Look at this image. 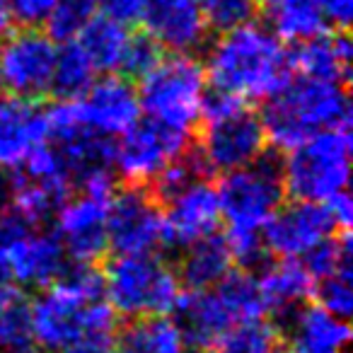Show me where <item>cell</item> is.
<instances>
[{
  "label": "cell",
  "mask_w": 353,
  "mask_h": 353,
  "mask_svg": "<svg viewBox=\"0 0 353 353\" xmlns=\"http://www.w3.org/2000/svg\"><path fill=\"white\" fill-rule=\"evenodd\" d=\"M32 334L41 353H112L117 314L94 266H68L32 303Z\"/></svg>",
  "instance_id": "cell-1"
},
{
  "label": "cell",
  "mask_w": 353,
  "mask_h": 353,
  "mask_svg": "<svg viewBox=\"0 0 353 353\" xmlns=\"http://www.w3.org/2000/svg\"><path fill=\"white\" fill-rule=\"evenodd\" d=\"M206 78L213 90L242 102L269 99L290 78V54L264 25L245 22L208 46Z\"/></svg>",
  "instance_id": "cell-2"
},
{
  "label": "cell",
  "mask_w": 353,
  "mask_h": 353,
  "mask_svg": "<svg viewBox=\"0 0 353 353\" xmlns=\"http://www.w3.org/2000/svg\"><path fill=\"white\" fill-rule=\"evenodd\" d=\"M351 121V104L343 83L312 78H288L279 92L266 99L261 123L269 143L290 150L312 133L343 128Z\"/></svg>",
  "instance_id": "cell-3"
},
{
  "label": "cell",
  "mask_w": 353,
  "mask_h": 353,
  "mask_svg": "<svg viewBox=\"0 0 353 353\" xmlns=\"http://www.w3.org/2000/svg\"><path fill=\"white\" fill-rule=\"evenodd\" d=\"M201 138H199V160L206 172L242 170L266 152V138L261 117L247 102L213 90L206 92L201 109Z\"/></svg>",
  "instance_id": "cell-4"
},
{
  "label": "cell",
  "mask_w": 353,
  "mask_h": 353,
  "mask_svg": "<svg viewBox=\"0 0 353 353\" xmlns=\"http://www.w3.org/2000/svg\"><path fill=\"white\" fill-rule=\"evenodd\" d=\"M174 312H179L187 343L192 348H211L232 327L254 322L266 314L256 276L250 271H230L218 285L182 295Z\"/></svg>",
  "instance_id": "cell-5"
},
{
  "label": "cell",
  "mask_w": 353,
  "mask_h": 353,
  "mask_svg": "<svg viewBox=\"0 0 353 353\" xmlns=\"http://www.w3.org/2000/svg\"><path fill=\"white\" fill-rule=\"evenodd\" d=\"M104 298L126 319L165 317L182 300V281L157 254H117L102 274Z\"/></svg>",
  "instance_id": "cell-6"
},
{
  "label": "cell",
  "mask_w": 353,
  "mask_h": 353,
  "mask_svg": "<svg viewBox=\"0 0 353 353\" xmlns=\"http://www.w3.org/2000/svg\"><path fill=\"white\" fill-rule=\"evenodd\" d=\"M138 102L150 121L179 133H192L201 121L206 99V70L189 54L162 56L160 63L141 78Z\"/></svg>",
  "instance_id": "cell-7"
},
{
  "label": "cell",
  "mask_w": 353,
  "mask_h": 353,
  "mask_svg": "<svg viewBox=\"0 0 353 353\" xmlns=\"http://www.w3.org/2000/svg\"><path fill=\"white\" fill-rule=\"evenodd\" d=\"M283 167L285 194L298 201L324 203L346 192L351 174V136L348 126L312 133L288 150Z\"/></svg>",
  "instance_id": "cell-8"
},
{
  "label": "cell",
  "mask_w": 353,
  "mask_h": 353,
  "mask_svg": "<svg viewBox=\"0 0 353 353\" xmlns=\"http://www.w3.org/2000/svg\"><path fill=\"white\" fill-rule=\"evenodd\" d=\"M218 199L228 235H264L266 223L283 206V167L274 155L264 152L252 165L223 174Z\"/></svg>",
  "instance_id": "cell-9"
},
{
  "label": "cell",
  "mask_w": 353,
  "mask_h": 353,
  "mask_svg": "<svg viewBox=\"0 0 353 353\" xmlns=\"http://www.w3.org/2000/svg\"><path fill=\"white\" fill-rule=\"evenodd\" d=\"M68 269L56 232L32 228L10 211L0 218V276L17 288H46Z\"/></svg>",
  "instance_id": "cell-10"
},
{
  "label": "cell",
  "mask_w": 353,
  "mask_h": 353,
  "mask_svg": "<svg viewBox=\"0 0 353 353\" xmlns=\"http://www.w3.org/2000/svg\"><path fill=\"white\" fill-rule=\"evenodd\" d=\"M114 192V174L94 176L80 184V194L68 196L56 211V237L75 264L92 266L107 254L109 203Z\"/></svg>",
  "instance_id": "cell-11"
},
{
  "label": "cell",
  "mask_w": 353,
  "mask_h": 353,
  "mask_svg": "<svg viewBox=\"0 0 353 353\" xmlns=\"http://www.w3.org/2000/svg\"><path fill=\"white\" fill-rule=\"evenodd\" d=\"M189 152L187 133L172 131L157 121H136L114 145V167L128 187H150L157 176Z\"/></svg>",
  "instance_id": "cell-12"
},
{
  "label": "cell",
  "mask_w": 353,
  "mask_h": 353,
  "mask_svg": "<svg viewBox=\"0 0 353 353\" xmlns=\"http://www.w3.org/2000/svg\"><path fill=\"white\" fill-rule=\"evenodd\" d=\"M109 250L117 254H155L167 245L162 206L148 187L114 192L109 203Z\"/></svg>",
  "instance_id": "cell-13"
},
{
  "label": "cell",
  "mask_w": 353,
  "mask_h": 353,
  "mask_svg": "<svg viewBox=\"0 0 353 353\" xmlns=\"http://www.w3.org/2000/svg\"><path fill=\"white\" fill-rule=\"evenodd\" d=\"M56 44L46 32L22 27L0 39V83L12 97L39 99L51 90Z\"/></svg>",
  "instance_id": "cell-14"
},
{
  "label": "cell",
  "mask_w": 353,
  "mask_h": 353,
  "mask_svg": "<svg viewBox=\"0 0 353 353\" xmlns=\"http://www.w3.org/2000/svg\"><path fill=\"white\" fill-rule=\"evenodd\" d=\"M339 232L341 230H339L327 203L295 199L293 203H283L274 213V218L266 223L264 245L266 252L281 256V259L300 261Z\"/></svg>",
  "instance_id": "cell-15"
},
{
  "label": "cell",
  "mask_w": 353,
  "mask_h": 353,
  "mask_svg": "<svg viewBox=\"0 0 353 353\" xmlns=\"http://www.w3.org/2000/svg\"><path fill=\"white\" fill-rule=\"evenodd\" d=\"M165 218L167 245L187 247L213 235L221 225V199L218 187L208 182V174L194 176L176 187L160 201Z\"/></svg>",
  "instance_id": "cell-16"
},
{
  "label": "cell",
  "mask_w": 353,
  "mask_h": 353,
  "mask_svg": "<svg viewBox=\"0 0 353 353\" xmlns=\"http://www.w3.org/2000/svg\"><path fill=\"white\" fill-rule=\"evenodd\" d=\"M83 123L102 138L121 136L141 119L138 92L128 78H102L92 83L83 97L75 99Z\"/></svg>",
  "instance_id": "cell-17"
},
{
  "label": "cell",
  "mask_w": 353,
  "mask_h": 353,
  "mask_svg": "<svg viewBox=\"0 0 353 353\" xmlns=\"http://www.w3.org/2000/svg\"><path fill=\"white\" fill-rule=\"evenodd\" d=\"M143 25L162 49L189 56L206 46L211 30L199 0H145Z\"/></svg>",
  "instance_id": "cell-18"
},
{
  "label": "cell",
  "mask_w": 353,
  "mask_h": 353,
  "mask_svg": "<svg viewBox=\"0 0 353 353\" xmlns=\"http://www.w3.org/2000/svg\"><path fill=\"white\" fill-rule=\"evenodd\" d=\"M49 141L46 112L37 99H0V167L22 170L27 157Z\"/></svg>",
  "instance_id": "cell-19"
},
{
  "label": "cell",
  "mask_w": 353,
  "mask_h": 353,
  "mask_svg": "<svg viewBox=\"0 0 353 353\" xmlns=\"http://www.w3.org/2000/svg\"><path fill=\"white\" fill-rule=\"evenodd\" d=\"M290 353H346L351 329L348 322L324 307L305 305L285 319Z\"/></svg>",
  "instance_id": "cell-20"
},
{
  "label": "cell",
  "mask_w": 353,
  "mask_h": 353,
  "mask_svg": "<svg viewBox=\"0 0 353 353\" xmlns=\"http://www.w3.org/2000/svg\"><path fill=\"white\" fill-rule=\"evenodd\" d=\"M264 310L276 314V319L285 322L293 312L312 300L314 279L303 266V261L283 259L266 266L264 274L256 279Z\"/></svg>",
  "instance_id": "cell-21"
},
{
  "label": "cell",
  "mask_w": 353,
  "mask_h": 353,
  "mask_svg": "<svg viewBox=\"0 0 353 353\" xmlns=\"http://www.w3.org/2000/svg\"><path fill=\"white\" fill-rule=\"evenodd\" d=\"M351 65V41L346 32H322L307 41H300L290 54V68L303 78L343 83Z\"/></svg>",
  "instance_id": "cell-22"
},
{
  "label": "cell",
  "mask_w": 353,
  "mask_h": 353,
  "mask_svg": "<svg viewBox=\"0 0 353 353\" xmlns=\"http://www.w3.org/2000/svg\"><path fill=\"white\" fill-rule=\"evenodd\" d=\"M232 266H235V259H232L228 240L213 232V235L184 247L176 276L182 285H189L192 290H206L221 283L232 271Z\"/></svg>",
  "instance_id": "cell-23"
},
{
  "label": "cell",
  "mask_w": 353,
  "mask_h": 353,
  "mask_svg": "<svg viewBox=\"0 0 353 353\" xmlns=\"http://www.w3.org/2000/svg\"><path fill=\"white\" fill-rule=\"evenodd\" d=\"M266 30L281 41H307L327 32L319 0H261Z\"/></svg>",
  "instance_id": "cell-24"
},
{
  "label": "cell",
  "mask_w": 353,
  "mask_h": 353,
  "mask_svg": "<svg viewBox=\"0 0 353 353\" xmlns=\"http://www.w3.org/2000/svg\"><path fill=\"white\" fill-rule=\"evenodd\" d=\"M0 353H37L32 303L22 288L0 276Z\"/></svg>",
  "instance_id": "cell-25"
},
{
  "label": "cell",
  "mask_w": 353,
  "mask_h": 353,
  "mask_svg": "<svg viewBox=\"0 0 353 353\" xmlns=\"http://www.w3.org/2000/svg\"><path fill=\"white\" fill-rule=\"evenodd\" d=\"M121 353H189L192 346L187 343L182 327L165 317H143L131 319L123 334Z\"/></svg>",
  "instance_id": "cell-26"
},
{
  "label": "cell",
  "mask_w": 353,
  "mask_h": 353,
  "mask_svg": "<svg viewBox=\"0 0 353 353\" xmlns=\"http://www.w3.org/2000/svg\"><path fill=\"white\" fill-rule=\"evenodd\" d=\"M128 39H131V34H128V30L123 25H119V22L109 20L104 15H94L78 34L75 44L83 49V54L94 65V70L114 73V70L121 68Z\"/></svg>",
  "instance_id": "cell-27"
},
{
  "label": "cell",
  "mask_w": 353,
  "mask_h": 353,
  "mask_svg": "<svg viewBox=\"0 0 353 353\" xmlns=\"http://www.w3.org/2000/svg\"><path fill=\"white\" fill-rule=\"evenodd\" d=\"M94 65L83 54L75 41H65L61 49H56L54 75H51V90L61 99H78L94 83Z\"/></svg>",
  "instance_id": "cell-28"
},
{
  "label": "cell",
  "mask_w": 353,
  "mask_h": 353,
  "mask_svg": "<svg viewBox=\"0 0 353 353\" xmlns=\"http://www.w3.org/2000/svg\"><path fill=\"white\" fill-rule=\"evenodd\" d=\"M279 332L264 319L232 327L213 343V353H274L279 348Z\"/></svg>",
  "instance_id": "cell-29"
},
{
  "label": "cell",
  "mask_w": 353,
  "mask_h": 353,
  "mask_svg": "<svg viewBox=\"0 0 353 353\" xmlns=\"http://www.w3.org/2000/svg\"><path fill=\"white\" fill-rule=\"evenodd\" d=\"M97 15V0H59L51 10L46 34L54 41H75L92 17Z\"/></svg>",
  "instance_id": "cell-30"
},
{
  "label": "cell",
  "mask_w": 353,
  "mask_h": 353,
  "mask_svg": "<svg viewBox=\"0 0 353 353\" xmlns=\"http://www.w3.org/2000/svg\"><path fill=\"white\" fill-rule=\"evenodd\" d=\"M351 281H353L351 266H346V269L317 281V283H314V298H317L319 307H324L327 312L336 314V317H341V319L351 317V310H353Z\"/></svg>",
  "instance_id": "cell-31"
},
{
  "label": "cell",
  "mask_w": 353,
  "mask_h": 353,
  "mask_svg": "<svg viewBox=\"0 0 353 353\" xmlns=\"http://www.w3.org/2000/svg\"><path fill=\"white\" fill-rule=\"evenodd\" d=\"M199 6H201L208 27L228 32L232 27L252 22L256 8H259V0H199Z\"/></svg>",
  "instance_id": "cell-32"
},
{
  "label": "cell",
  "mask_w": 353,
  "mask_h": 353,
  "mask_svg": "<svg viewBox=\"0 0 353 353\" xmlns=\"http://www.w3.org/2000/svg\"><path fill=\"white\" fill-rule=\"evenodd\" d=\"M162 46L152 39L150 34H136L128 39L126 44V51H123V61H121V68L119 73H123V78H136L141 80L145 73H150L160 59L162 54Z\"/></svg>",
  "instance_id": "cell-33"
},
{
  "label": "cell",
  "mask_w": 353,
  "mask_h": 353,
  "mask_svg": "<svg viewBox=\"0 0 353 353\" xmlns=\"http://www.w3.org/2000/svg\"><path fill=\"white\" fill-rule=\"evenodd\" d=\"M56 3L59 0H8V8H10L12 20H17L22 27L37 30L49 20Z\"/></svg>",
  "instance_id": "cell-34"
},
{
  "label": "cell",
  "mask_w": 353,
  "mask_h": 353,
  "mask_svg": "<svg viewBox=\"0 0 353 353\" xmlns=\"http://www.w3.org/2000/svg\"><path fill=\"white\" fill-rule=\"evenodd\" d=\"M97 8H99V15L128 27L133 22L143 20L145 0H97Z\"/></svg>",
  "instance_id": "cell-35"
},
{
  "label": "cell",
  "mask_w": 353,
  "mask_h": 353,
  "mask_svg": "<svg viewBox=\"0 0 353 353\" xmlns=\"http://www.w3.org/2000/svg\"><path fill=\"white\" fill-rule=\"evenodd\" d=\"M319 8H322L327 25H334L339 32H343L351 25L353 0H319Z\"/></svg>",
  "instance_id": "cell-36"
},
{
  "label": "cell",
  "mask_w": 353,
  "mask_h": 353,
  "mask_svg": "<svg viewBox=\"0 0 353 353\" xmlns=\"http://www.w3.org/2000/svg\"><path fill=\"white\" fill-rule=\"evenodd\" d=\"M10 27H12V15H10V8H8V0H0V39L6 34H10Z\"/></svg>",
  "instance_id": "cell-37"
},
{
  "label": "cell",
  "mask_w": 353,
  "mask_h": 353,
  "mask_svg": "<svg viewBox=\"0 0 353 353\" xmlns=\"http://www.w3.org/2000/svg\"><path fill=\"white\" fill-rule=\"evenodd\" d=\"M8 213V187L0 182V218Z\"/></svg>",
  "instance_id": "cell-38"
},
{
  "label": "cell",
  "mask_w": 353,
  "mask_h": 353,
  "mask_svg": "<svg viewBox=\"0 0 353 353\" xmlns=\"http://www.w3.org/2000/svg\"><path fill=\"white\" fill-rule=\"evenodd\" d=\"M0 94H3V83H0Z\"/></svg>",
  "instance_id": "cell-39"
}]
</instances>
